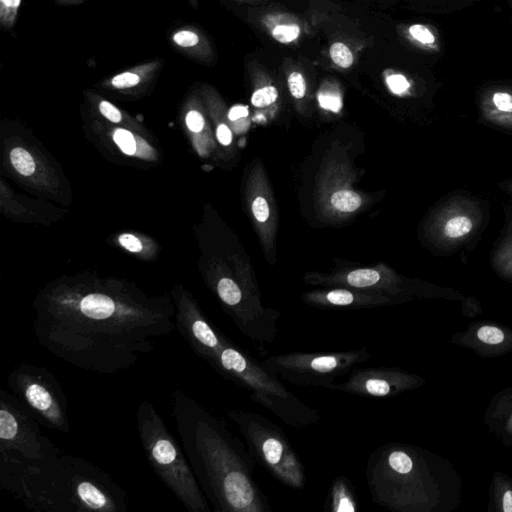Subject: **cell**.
Returning a JSON list of instances; mask_svg holds the SVG:
<instances>
[{"mask_svg": "<svg viewBox=\"0 0 512 512\" xmlns=\"http://www.w3.org/2000/svg\"><path fill=\"white\" fill-rule=\"evenodd\" d=\"M216 135L218 138V141L222 145H229L232 141V133L230 129L225 124H220L217 127Z\"/></svg>", "mask_w": 512, "mask_h": 512, "instance_id": "e575fe53", "label": "cell"}, {"mask_svg": "<svg viewBox=\"0 0 512 512\" xmlns=\"http://www.w3.org/2000/svg\"><path fill=\"white\" fill-rule=\"evenodd\" d=\"M161 65L160 60L143 63L113 76L109 80V85L119 90L136 87L142 81L150 78L152 74L161 67Z\"/></svg>", "mask_w": 512, "mask_h": 512, "instance_id": "9a60e30c", "label": "cell"}, {"mask_svg": "<svg viewBox=\"0 0 512 512\" xmlns=\"http://www.w3.org/2000/svg\"><path fill=\"white\" fill-rule=\"evenodd\" d=\"M376 299L359 298L356 293L347 289H334L326 292L320 299H313L314 303H321L331 307H350L357 304H373Z\"/></svg>", "mask_w": 512, "mask_h": 512, "instance_id": "2e32d148", "label": "cell"}, {"mask_svg": "<svg viewBox=\"0 0 512 512\" xmlns=\"http://www.w3.org/2000/svg\"><path fill=\"white\" fill-rule=\"evenodd\" d=\"M324 508L332 512L358 511L359 503L351 481L345 476L336 477L328 491Z\"/></svg>", "mask_w": 512, "mask_h": 512, "instance_id": "4fadbf2b", "label": "cell"}, {"mask_svg": "<svg viewBox=\"0 0 512 512\" xmlns=\"http://www.w3.org/2000/svg\"><path fill=\"white\" fill-rule=\"evenodd\" d=\"M7 384L41 425L69 433L68 401L57 377L47 368L28 362L15 366Z\"/></svg>", "mask_w": 512, "mask_h": 512, "instance_id": "ba28073f", "label": "cell"}, {"mask_svg": "<svg viewBox=\"0 0 512 512\" xmlns=\"http://www.w3.org/2000/svg\"><path fill=\"white\" fill-rule=\"evenodd\" d=\"M503 510L512 512V490L506 491L503 496Z\"/></svg>", "mask_w": 512, "mask_h": 512, "instance_id": "8d00e7d4", "label": "cell"}, {"mask_svg": "<svg viewBox=\"0 0 512 512\" xmlns=\"http://www.w3.org/2000/svg\"><path fill=\"white\" fill-rule=\"evenodd\" d=\"M252 211L259 222H264L269 217V206L263 197H256L252 203Z\"/></svg>", "mask_w": 512, "mask_h": 512, "instance_id": "1f68e13d", "label": "cell"}, {"mask_svg": "<svg viewBox=\"0 0 512 512\" xmlns=\"http://www.w3.org/2000/svg\"><path fill=\"white\" fill-rule=\"evenodd\" d=\"M120 244L131 252H140L142 250L141 241L132 234H122L119 236Z\"/></svg>", "mask_w": 512, "mask_h": 512, "instance_id": "836d02e7", "label": "cell"}, {"mask_svg": "<svg viewBox=\"0 0 512 512\" xmlns=\"http://www.w3.org/2000/svg\"><path fill=\"white\" fill-rule=\"evenodd\" d=\"M171 405L181 446L213 510L271 511L255 481L254 460L226 424L180 389L171 392Z\"/></svg>", "mask_w": 512, "mask_h": 512, "instance_id": "7a4b0ae2", "label": "cell"}, {"mask_svg": "<svg viewBox=\"0 0 512 512\" xmlns=\"http://www.w3.org/2000/svg\"><path fill=\"white\" fill-rule=\"evenodd\" d=\"M478 338L487 344H498L503 341L504 333L497 327L483 326L477 332Z\"/></svg>", "mask_w": 512, "mask_h": 512, "instance_id": "f546056e", "label": "cell"}, {"mask_svg": "<svg viewBox=\"0 0 512 512\" xmlns=\"http://www.w3.org/2000/svg\"><path fill=\"white\" fill-rule=\"evenodd\" d=\"M136 425L146 459L155 474L189 512H210L184 449L172 435L155 405L139 403Z\"/></svg>", "mask_w": 512, "mask_h": 512, "instance_id": "5b68a950", "label": "cell"}, {"mask_svg": "<svg viewBox=\"0 0 512 512\" xmlns=\"http://www.w3.org/2000/svg\"><path fill=\"white\" fill-rule=\"evenodd\" d=\"M479 109L487 122L512 129V87L487 88L480 96Z\"/></svg>", "mask_w": 512, "mask_h": 512, "instance_id": "7c38bea8", "label": "cell"}, {"mask_svg": "<svg viewBox=\"0 0 512 512\" xmlns=\"http://www.w3.org/2000/svg\"><path fill=\"white\" fill-rule=\"evenodd\" d=\"M372 355L367 347L337 352H290L261 361L269 373L290 384L331 389L335 379L349 374Z\"/></svg>", "mask_w": 512, "mask_h": 512, "instance_id": "52a82bcc", "label": "cell"}, {"mask_svg": "<svg viewBox=\"0 0 512 512\" xmlns=\"http://www.w3.org/2000/svg\"><path fill=\"white\" fill-rule=\"evenodd\" d=\"M278 90L276 87L268 85L257 89L251 96V103L255 107H265L276 101Z\"/></svg>", "mask_w": 512, "mask_h": 512, "instance_id": "d4e9b609", "label": "cell"}, {"mask_svg": "<svg viewBox=\"0 0 512 512\" xmlns=\"http://www.w3.org/2000/svg\"><path fill=\"white\" fill-rule=\"evenodd\" d=\"M0 486L34 511L127 510L126 492L110 475L69 454L36 462L0 456Z\"/></svg>", "mask_w": 512, "mask_h": 512, "instance_id": "3957f363", "label": "cell"}, {"mask_svg": "<svg viewBox=\"0 0 512 512\" xmlns=\"http://www.w3.org/2000/svg\"><path fill=\"white\" fill-rule=\"evenodd\" d=\"M380 278V273L374 269H356L346 276V281L355 288H368L378 284Z\"/></svg>", "mask_w": 512, "mask_h": 512, "instance_id": "d6986e66", "label": "cell"}, {"mask_svg": "<svg viewBox=\"0 0 512 512\" xmlns=\"http://www.w3.org/2000/svg\"><path fill=\"white\" fill-rule=\"evenodd\" d=\"M61 454L27 407L12 393L0 389V456L36 462Z\"/></svg>", "mask_w": 512, "mask_h": 512, "instance_id": "9c48e42d", "label": "cell"}, {"mask_svg": "<svg viewBox=\"0 0 512 512\" xmlns=\"http://www.w3.org/2000/svg\"><path fill=\"white\" fill-rule=\"evenodd\" d=\"M409 385L401 371L387 367H355L347 380L335 382L330 390L364 397H390Z\"/></svg>", "mask_w": 512, "mask_h": 512, "instance_id": "8fae6325", "label": "cell"}, {"mask_svg": "<svg viewBox=\"0 0 512 512\" xmlns=\"http://www.w3.org/2000/svg\"><path fill=\"white\" fill-rule=\"evenodd\" d=\"M511 2H512V0H511Z\"/></svg>", "mask_w": 512, "mask_h": 512, "instance_id": "ab89813d", "label": "cell"}, {"mask_svg": "<svg viewBox=\"0 0 512 512\" xmlns=\"http://www.w3.org/2000/svg\"><path fill=\"white\" fill-rule=\"evenodd\" d=\"M10 160L13 167L24 176H30L35 171L34 159L24 148H13L10 152Z\"/></svg>", "mask_w": 512, "mask_h": 512, "instance_id": "ffe728a7", "label": "cell"}, {"mask_svg": "<svg viewBox=\"0 0 512 512\" xmlns=\"http://www.w3.org/2000/svg\"><path fill=\"white\" fill-rule=\"evenodd\" d=\"M229 419L245 439L254 462L291 489H303L306 474L302 461L283 430L263 415L242 409L228 411Z\"/></svg>", "mask_w": 512, "mask_h": 512, "instance_id": "8992f818", "label": "cell"}, {"mask_svg": "<svg viewBox=\"0 0 512 512\" xmlns=\"http://www.w3.org/2000/svg\"><path fill=\"white\" fill-rule=\"evenodd\" d=\"M482 220L477 202L463 196L452 197L436 212L432 235L445 250L452 249L466 242L478 230Z\"/></svg>", "mask_w": 512, "mask_h": 512, "instance_id": "30bf717a", "label": "cell"}, {"mask_svg": "<svg viewBox=\"0 0 512 512\" xmlns=\"http://www.w3.org/2000/svg\"><path fill=\"white\" fill-rule=\"evenodd\" d=\"M21 0H0V23L10 29L17 18Z\"/></svg>", "mask_w": 512, "mask_h": 512, "instance_id": "603a6c76", "label": "cell"}, {"mask_svg": "<svg viewBox=\"0 0 512 512\" xmlns=\"http://www.w3.org/2000/svg\"><path fill=\"white\" fill-rule=\"evenodd\" d=\"M360 196L350 190H339L331 196L332 205L343 212H352L361 205Z\"/></svg>", "mask_w": 512, "mask_h": 512, "instance_id": "44dd1931", "label": "cell"}, {"mask_svg": "<svg viewBox=\"0 0 512 512\" xmlns=\"http://www.w3.org/2000/svg\"><path fill=\"white\" fill-rule=\"evenodd\" d=\"M248 112L249 111L247 106L236 105L230 109L228 113V118L232 121H235L237 119L246 117L248 115Z\"/></svg>", "mask_w": 512, "mask_h": 512, "instance_id": "d590c367", "label": "cell"}, {"mask_svg": "<svg viewBox=\"0 0 512 512\" xmlns=\"http://www.w3.org/2000/svg\"><path fill=\"white\" fill-rule=\"evenodd\" d=\"M288 87L291 95L297 99L303 98L306 93V82L300 72L293 71L288 76Z\"/></svg>", "mask_w": 512, "mask_h": 512, "instance_id": "4316f807", "label": "cell"}, {"mask_svg": "<svg viewBox=\"0 0 512 512\" xmlns=\"http://www.w3.org/2000/svg\"><path fill=\"white\" fill-rule=\"evenodd\" d=\"M113 139L121 151L127 155H133L136 152V141L131 132L125 129H116Z\"/></svg>", "mask_w": 512, "mask_h": 512, "instance_id": "484cf974", "label": "cell"}, {"mask_svg": "<svg viewBox=\"0 0 512 512\" xmlns=\"http://www.w3.org/2000/svg\"><path fill=\"white\" fill-rule=\"evenodd\" d=\"M301 33L297 24H279L272 28L273 38L280 43H290L295 41Z\"/></svg>", "mask_w": 512, "mask_h": 512, "instance_id": "cb8c5ba5", "label": "cell"}, {"mask_svg": "<svg viewBox=\"0 0 512 512\" xmlns=\"http://www.w3.org/2000/svg\"><path fill=\"white\" fill-rule=\"evenodd\" d=\"M330 57L338 67L344 69L349 68L354 61L350 48L342 42H335L331 45Z\"/></svg>", "mask_w": 512, "mask_h": 512, "instance_id": "7402d4cb", "label": "cell"}, {"mask_svg": "<svg viewBox=\"0 0 512 512\" xmlns=\"http://www.w3.org/2000/svg\"><path fill=\"white\" fill-rule=\"evenodd\" d=\"M176 330L191 350L219 375L244 389L249 398L296 428L315 424L318 412L290 392L262 362L228 338L191 299L180 297L175 310Z\"/></svg>", "mask_w": 512, "mask_h": 512, "instance_id": "277c9868", "label": "cell"}, {"mask_svg": "<svg viewBox=\"0 0 512 512\" xmlns=\"http://www.w3.org/2000/svg\"><path fill=\"white\" fill-rule=\"evenodd\" d=\"M318 101L322 108L332 112H338L342 107L341 97L337 93L320 92L318 94Z\"/></svg>", "mask_w": 512, "mask_h": 512, "instance_id": "f1b7e54d", "label": "cell"}, {"mask_svg": "<svg viewBox=\"0 0 512 512\" xmlns=\"http://www.w3.org/2000/svg\"><path fill=\"white\" fill-rule=\"evenodd\" d=\"M58 1L61 3H70V2H75L77 0H58Z\"/></svg>", "mask_w": 512, "mask_h": 512, "instance_id": "f35d334b", "label": "cell"}, {"mask_svg": "<svg viewBox=\"0 0 512 512\" xmlns=\"http://www.w3.org/2000/svg\"><path fill=\"white\" fill-rule=\"evenodd\" d=\"M172 43L187 54L199 59H207L211 48L207 39L191 27H183L173 32Z\"/></svg>", "mask_w": 512, "mask_h": 512, "instance_id": "5bb4252c", "label": "cell"}, {"mask_svg": "<svg viewBox=\"0 0 512 512\" xmlns=\"http://www.w3.org/2000/svg\"><path fill=\"white\" fill-rule=\"evenodd\" d=\"M186 124L192 132H200L204 127V118L202 114L192 109L186 114Z\"/></svg>", "mask_w": 512, "mask_h": 512, "instance_id": "d6a6232c", "label": "cell"}, {"mask_svg": "<svg viewBox=\"0 0 512 512\" xmlns=\"http://www.w3.org/2000/svg\"><path fill=\"white\" fill-rule=\"evenodd\" d=\"M492 263L504 275H512V223L493 253Z\"/></svg>", "mask_w": 512, "mask_h": 512, "instance_id": "e0dca14e", "label": "cell"}, {"mask_svg": "<svg viewBox=\"0 0 512 512\" xmlns=\"http://www.w3.org/2000/svg\"><path fill=\"white\" fill-rule=\"evenodd\" d=\"M386 83H387L389 89L391 90V92H393L394 94H397V95H402V94L407 93L411 86L408 79L404 75L399 74V73H394V74L389 75L386 78Z\"/></svg>", "mask_w": 512, "mask_h": 512, "instance_id": "83f0119b", "label": "cell"}, {"mask_svg": "<svg viewBox=\"0 0 512 512\" xmlns=\"http://www.w3.org/2000/svg\"><path fill=\"white\" fill-rule=\"evenodd\" d=\"M407 32L412 41L423 49L439 50L438 34L432 27L424 24H413L408 27Z\"/></svg>", "mask_w": 512, "mask_h": 512, "instance_id": "ac0fdd59", "label": "cell"}, {"mask_svg": "<svg viewBox=\"0 0 512 512\" xmlns=\"http://www.w3.org/2000/svg\"><path fill=\"white\" fill-rule=\"evenodd\" d=\"M32 330L54 356L80 369L113 374L134 366L176 329L175 310L162 301L86 291L46 297Z\"/></svg>", "mask_w": 512, "mask_h": 512, "instance_id": "6da1fadb", "label": "cell"}, {"mask_svg": "<svg viewBox=\"0 0 512 512\" xmlns=\"http://www.w3.org/2000/svg\"><path fill=\"white\" fill-rule=\"evenodd\" d=\"M506 190H508L510 193H512V182H509L505 185Z\"/></svg>", "mask_w": 512, "mask_h": 512, "instance_id": "74e56055", "label": "cell"}, {"mask_svg": "<svg viewBox=\"0 0 512 512\" xmlns=\"http://www.w3.org/2000/svg\"><path fill=\"white\" fill-rule=\"evenodd\" d=\"M98 108L101 114L111 122L118 123L121 121L122 114L112 103L106 100H101Z\"/></svg>", "mask_w": 512, "mask_h": 512, "instance_id": "4dcf8cb0", "label": "cell"}]
</instances>
